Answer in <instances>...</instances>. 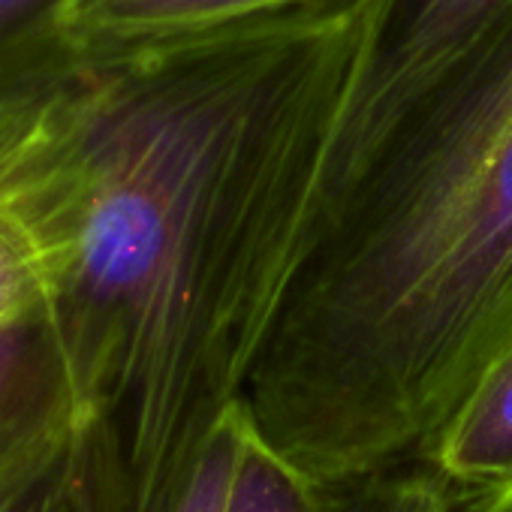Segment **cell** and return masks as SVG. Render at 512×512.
Wrapping results in <instances>:
<instances>
[{
	"label": "cell",
	"instance_id": "obj_13",
	"mask_svg": "<svg viewBox=\"0 0 512 512\" xmlns=\"http://www.w3.org/2000/svg\"><path fill=\"white\" fill-rule=\"evenodd\" d=\"M461 512H512V476L464 497Z\"/></svg>",
	"mask_w": 512,
	"mask_h": 512
},
{
	"label": "cell",
	"instance_id": "obj_12",
	"mask_svg": "<svg viewBox=\"0 0 512 512\" xmlns=\"http://www.w3.org/2000/svg\"><path fill=\"white\" fill-rule=\"evenodd\" d=\"M244 431H247V410L241 401L220 419V425L208 437L172 512H226Z\"/></svg>",
	"mask_w": 512,
	"mask_h": 512
},
{
	"label": "cell",
	"instance_id": "obj_6",
	"mask_svg": "<svg viewBox=\"0 0 512 512\" xmlns=\"http://www.w3.org/2000/svg\"><path fill=\"white\" fill-rule=\"evenodd\" d=\"M305 0H70L58 34L73 52L181 37Z\"/></svg>",
	"mask_w": 512,
	"mask_h": 512
},
{
	"label": "cell",
	"instance_id": "obj_7",
	"mask_svg": "<svg viewBox=\"0 0 512 512\" xmlns=\"http://www.w3.org/2000/svg\"><path fill=\"white\" fill-rule=\"evenodd\" d=\"M0 512H115V476L103 437L76 425L0 479Z\"/></svg>",
	"mask_w": 512,
	"mask_h": 512
},
{
	"label": "cell",
	"instance_id": "obj_3",
	"mask_svg": "<svg viewBox=\"0 0 512 512\" xmlns=\"http://www.w3.org/2000/svg\"><path fill=\"white\" fill-rule=\"evenodd\" d=\"M509 7L512 0H380L338 121L323 193L470 55Z\"/></svg>",
	"mask_w": 512,
	"mask_h": 512
},
{
	"label": "cell",
	"instance_id": "obj_10",
	"mask_svg": "<svg viewBox=\"0 0 512 512\" xmlns=\"http://www.w3.org/2000/svg\"><path fill=\"white\" fill-rule=\"evenodd\" d=\"M226 512H329V488L272 449L247 416Z\"/></svg>",
	"mask_w": 512,
	"mask_h": 512
},
{
	"label": "cell",
	"instance_id": "obj_9",
	"mask_svg": "<svg viewBox=\"0 0 512 512\" xmlns=\"http://www.w3.org/2000/svg\"><path fill=\"white\" fill-rule=\"evenodd\" d=\"M70 0H0V97L52 82L73 49L58 25Z\"/></svg>",
	"mask_w": 512,
	"mask_h": 512
},
{
	"label": "cell",
	"instance_id": "obj_11",
	"mask_svg": "<svg viewBox=\"0 0 512 512\" xmlns=\"http://www.w3.org/2000/svg\"><path fill=\"white\" fill-rule=\"evenodd\" d=\"M329 512H452V497L428 467H398L344 488H329Z\"/></svg>",
	"mask_w": 512,
	"mask_h": 512
},
{
	"label": "cell",
	"instance_id": "obj_2",
	"mask_svg": "<svg viewBox=\"0 0 512 512\" xmlns=\"http://www.w3.org/2000/svg\"><path fill=\"white\" fill-rule=\"evenodd\" d=\"M512 338V7L320 199L244 410L323 488L422 458Z\"/></svg>",
	"mask_w": 512,
	"mask_h": 512
},
{
	"label": "cell",
	"instance_id": "obj_4",
	"mask_svg": "<svg viewBox=\"0 0 512 512\" xmlns=\"http://www.w3.org/2000/svg\"><path fill=\"white\" fill-rule=\"evenodd\" d=\"M82 422L52 308L0 332V479Z\"/></svg>",
	"mask_w": 512,
	"mask_h": 512
},
{
	"label": "cell",
	"instance_id": "obj_5",
	"mask_svg": "<svg viewBox=\"0 0 512 512\" xmlns=\"http://www.w3.org/2000/svg\"><path fill=\"white\" fill-rule=\"evenodd\" d=\"M449 491L491 488L512 476V338L476 377L419 458Z\"/></svg>",
	"mask_w": 512,
	"mask_h": 512
},
{
	"label": "cell",
	"instance_id": "obj_8",
	"mask_svg": "<svg viewBox=\"0 0 512 512\" xmlns=\"http://www.w3.org/2000/svg\"><path fill=\"white\" fill-rule=\"evenodd\" d=\"M58 260L49 235L10 196L0 193V332L52 308Z\"/></svg>",
	"mask_w": 512,
	"mask_h": 512
},
{
	"label": "cell",
	"instance_id": "obj_14",
	"mask_svg": "<svg viewBox=\"0 0 512 512\" xmlns=\"http://www.w3.org/2000/svg\"><path fill=\"white\" fill-rule=\"evenodd\" d=\"M61 70H64V67H61ZM46 85H49V82H46ZM46 85H43V88H46ZM43 88L28 91V94H7V97H0V133H4V130L10 127V121H13V118H16V115L43 91Z\"/></svg>",
	"mask_w": 512,
	"mask_h": 512
},
{
	"label": "cell",
	"instance_id": "obj_1",
	"mask_svg": "<svg viewBox=\"0 0 512 512\" xmlns=\"http://www.w3.org/2000/svg\"><path fill=\"white\" fill-rule=\"evenodd\" d=\"M380 0H305L73 52L0 133V193L49 235L52 320L115 512H172L244 401L308 250Z\"/></svg>",
	"mask_w": 512,
	"mask_h": 512
}]
</instances>
